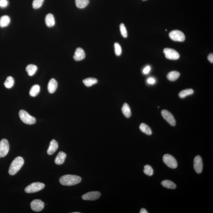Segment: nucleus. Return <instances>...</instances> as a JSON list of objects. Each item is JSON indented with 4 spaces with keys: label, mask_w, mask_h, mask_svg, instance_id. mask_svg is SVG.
Instances as JSON below:
<instances>
[{
    "label": "nucleus",
    "mask_w": 213,
    "mask_h": 213,
    "mask_svg": "<svg viewBox=\"0 0 213 213\" xmlns=\"http://www.w3.org/2000/svg\"><path fill=\"white\" fill-rule=\"evenodd\" d=\"M81 181L80 176L75 175L67 174L61 176L59 182L62 185L66 186H71L80 183Z\"/></svg>",
    "instance_id": "nucleus-1"
},
{
    "label": "nucleus",
    "mask_w": 213,
    "mask_h": 213,
    "mask_svg": "<svg viewBox=\"0 0 213 213\" xmlns=\"http://www.w3.org/2000/svg\"><path fill=\"white\" fill-rule=\"evenodd\" d=\"M24 161L21 157H18L13 160L9 167L8 173L11 175H14L19 171L23 166Z\"/></svg>",
    "instance_id": "nucleus-2"
},
{
    "label": "nucleus",
    "mask_w": 213,
    "mask_h": 213,
    "mask_svg": "<svg viewBox=\"0 0 213 213\" xmlns=\"http://www.w3.org/2000/svg\"><path fill=\"white\" fill-rule=\"evenodd\" d=\"M19 116L23 122L26 124L32 125L35 124L36 122V118L30 115L25 111L23 110L20 111Z\"/></svg>",
    "instance_id": "nucleus-3"
},
{
    "label": "nucleus",
    "mask_w": 213,
    "mask_h": 213,
    "mask_svg": "<svg viewBox=\"0 0 213 213\" xmlns=\"http://www.w3.org/2000/svg\"><path fill=\"white\" fill-rule=\"evenodd\" d=\"M45 187L44 184L41 182H34L30 184L25 188V191L27 193H34L43 189Z\"/></svg>",
    "instance_id": "nucleus-4"
},
{
    "label": "nucleus",
    "mask_w": 213,
    "mask_h": 213,
    "mask_svg": "<svg viewBox=\"0 0 213 213\" xmlns=\"http://www.w3.org/2000/svg\"><path fill=\"white\" fill-rule=\"evenodd\" d=\"M164 162L167 166L172 169H176L178 167L177 161L174 157L169 154L164 155L163 158Z\"/></svg>",
    "instance_id": "nucleus-5"
},
{
    "label": "nucleus",
    "mask_w": 213,
    "mask_h": 213,
    "mask_svg": "<svg viewBox=\"0 0 213 213\" xmlns=\"http://www.w3.org/2000/svg\"><path fill=\"white\" fill-rule=\"evenodd\" d=\"M170 39L176 42H183L185 39V36L183 33L179 30H174L169 34Z\"/></svg>",
    "instance_id": "nucleus-6"
},
{
    "label": "nucleus",
    "mask_w": 213,
    "mask_h": 213,
    "mask_svg": "<svg viewBox=\"0 0 213 213\" xmlns=\"http://www.w3.org/2000/svg\"><path fill=\"white\" fill-rule=\"evenodd\" d=\"M164 52L166 58L170 60H177L180 57L179 53L173 49L165 48L164 50Z\"/></svg>",
    "instance_id": "nucleus-7"
},
{
    "label": "nucleus",
    "mask_w": 213,
    "mask_h": 213,
    "mask_svg": "<svg viewBox=\"0 0 213 213\" xmlns=\"http://www.w3.org/2000/svg\"><path fill=\"white\" fill-rule=\"evenodd\" d=\"M9 150V144L6 139H3L0 141V156L3 158L7 156Z\"/></svg>",
    "instance_id": "nucleus-8"
},
{
    "label": "nucleus",
    "mask_w": 213,
    "mask_h": 213,
    "mask_svg": "<svg viewBox=\"0 0 213 213\" xmlns=\"http://www.w3.org/2000/svg\"><path fill=\"white\" fill-rule=\"evenodd\" d=\"M162 117L169 124L172 126H175L176 124V120L174 116L168 111L163 110L162 112Z\"/></svg>",
    "instance_id": "nucleus-9"
},
{
    "label": "nucleus",
    "mask_w": 213,
    "mask_h": 213,
    "mask_svg": "<svg viewBox=\"0 0 213 213\" xmlns=\"http://www.w3.org/2000/svg\"><path fill=\"white\" fill-rule=\"evenodd\" d=\"M101 195L99 191H91L86 193L82 196V198L84 200H94L99 198Z\"/></svg>",
    "instance_id": "nucleus-10"
},
{
    "label": "nucleus",
    "mask_w": 213,
    "mask_h": 213,
    "mask_svg": "<svg viewBox=\"0 0 213 213\" xmlns=\"http://www.w3.org/2000/svg\"><path fill=\"white\" fill-rule=\"evenodd\" d=\"M194 166L196 173L200 174L203 169V163L202 158L199 156H197L194 158Z\"/></svg>",
    "instance_id": "nucleus-11"
},
{
    "label": "nucleus",
    "mask_w": 213,
    "mask_h": 213,
    "mask_svg": "<svg viewBox=\"0 0 213 213\" xmlns=\"http://www.w3.org/2000/svg\"><path fill=\"white\" fill-rule=\"evenodd\" d=\"M30 206L33 210L38 212L43 209L44 207V203L39 199H35L31 202Z\"/></svg>",
    "instance_id": "nucleus-12"
},
{
    "label": "nucleus",
    "mask_w": 213,
    "mask_h": 213,
    "mask_svg": "<svg viewBox=\"0 0 213 213\" xmlns=\"http://www.w3.org/2000/svg\"><path fill=\"white\" fill-rule=\"evenodd\" d=\"M85 57V53L83 49L78 48L76 49L75 52L74 59L75 61L83 60Z\"/></svg>",
    "instance_id": "nucleus-13"
},
{
    "label": "nucleus",
    "mask_w": 213,
    "mask_h": 213,
    "mask_svg": "<svg viewBox=\"0 0 213 213\" xmlns=\"http://www.w3.org/2000/svg\"><path fill=\"white\" fill-rule=\"evenodd\" d=\"M59 145L57 141L53 139L50 142L49 147L47 150L48 155H52L57 151Z\"/></svg>",
    "instance_id": "nucleus-14"
},
{
    "label": "nucleus",
    "mask_w": 213,
    "mask_h": 213,
    "mask_svg": "<svg viewBox=\"0 0 213 213\" xmlns=\"http://www.w3.org/2000/svg\"><path fill=\"white\" fill-rule=\"evenodd\" d=\"M58 83L54 79H51L49 82L48 89L49 92L50 94H53L55 92L57 89Z\"/></svg>",
    "instance_id": "nucleus-15"
},
{
    "label": "nucleus",
    "mask_w": 213,
    "mask_h": 213,
    "mask_svg": "<svg viewBox=\"0 0 213 213\" xmlns=\"http://www.w3.org/2000/svg\"><path fill=\"white\" fill-rule=\"evenodd\" d=\"M66 157V153L63 152H60L56 157L55 162L57 165H62L65 162Z\"/></svg>",
    "instance_id": "nucleus-16"
},
{
    "label": "nucleus",
    "mask_w": 213,
    "mask_h": 213,
    "mask_svg": "<svg viewBox=\"0 0 213 213\" xmlns=\"http://www.w3.org/2000/svg\"><path fill=\"white\" fill-rule=\"evenodd\" d=\"M45 23L47 26L49 27H53L55 25V19L54 16L51 13H48L45 18Z\"/></svg>",
    "instance_id": "nucleus-17"
},
{
    "label": "nucleus",
    "mask_w": 213,
    "mask_h": 213,
    "mask_svg": "<svg viewBox=\"0 0 213 213\" xmlns=\"http://www.w3.org/2000/svg\"><path fill=\"white\" fill-rule=\"evenodd\" d=\"M10 18L8 16H3L0 18V27L3 28L8 26L10 23Z\"/></svg>",
    "instance_id": "nucleus-18"
},
{
    "label": "nucleus",
    "mask_w": 213,
    "mask_h": 213,
    "mask_svg": "<svg viewBox=\"0 0 213 213\" xmlns=\"http://www.w3.org/2000/svg\"><path fill=\"white\" fill-rule=\"evenodd\" d=\"M122 113L126 118H130L131 116L132 112L130 108L127 103H124L122 109Z\"/></svg>",
    "instance_id": "nucleus-19"
},
{
    "label": "nucleus",
    "mask_w": 213,
    "mask_h": 213,
    "mask_svg": "<svg viewBox=\"0 0 213 213\" xmlns=\"http://www.w3.org/2000/svg\"><path fill=\"white\" fill-rule=\"evenodd\" d=\"M180 76V73L177 71H172L169 73L167 78L170 81H174L177 80Z\"/></svg>",
    "instance_id": "nucleus-20"
},
{
    "label": "nucleus",
    "mask_w": 213,
    "mask_h": 213,
    "mask_svg": "<svg viewBox=\"0 0 213 213\" xmlns=\"http://www.w3.org/2000/svg\"><path fill=\"white\" fill-rule=\"evenodd\" d=\"M37 66L34 65H29L26 68L27 72L30 76L34 75L37 71Z\"/></svg>",
    "instance_id": "nucleus-21"
},
{
    "label": "nucleus",
    "mask_w": 213,
    "mask_h": 213,
    "mask_svg": "<svg viewBox=\"0 0 213 213\" xmlns=\"http://www.w3.org/2000/svg\"><path fill=\"white\" fill-rule=\"evenodd\" d=\"M140 130L141 131L147 135H151L152 131L151 128L147 124L142 123L139 126Z\"/></svg>",
    "instance_id": "nucleus-22"
},
{
    "label": "nucleus",
    "mask_w": 213,
    "mask_h": 213,
    "mask_svg": "<svg viewBox=\"0 0 213 213\" xmlns=\"http://www.w3.org/2000/svg\"><path fill=\"white\" fill-rule=\"evenodd\" d=\"M83 83L87 87H90L92 85L98 83V80L94 78H88L83 80Z\"/></svg>",
    "instance_id": "nucleus-23"
},
{
    "label": "nucleus",
    "mask_w": 213,
    "mask_h": 213,
    "mask_svg": "<svg viewBox=\"0 0 213 213\" xmlns=\"http://www.w3.org/2000/svg\"><path fill=\"white\" fill-rule=\"evenodd\" d=\"M40 92V86L38 85H34L30 89L29 94L32 97H35Z\"/></svg>",
    "instance_id": "nucleus-24"
},
{
    "label": "nucleus",
    "mask_w": 213,
    "mask_h": 213,
    "mask_svg": "<svg viewBox=\"0 0 213 213\" xmlns=\"http://www.w3.org/2000/svg\"><path fill=\"white\" fill-rule=\"evenodd\" d=\"M162 185L166 188L170 189H174L176 188V185L174 182L169 180H165L162 182Z\"/></svg>",
    "instance_id": "nucleus-25"
},
{
    "label": "nucleus",
    "mask_w": 213,
    "mask_h": 213,
    "mask_svg": "<svg viewBox=\"0 0 213 213\" xmlns=\"http://www.w3.org/2000/svg\"><path fill=\"white\" fill-rule=\"evenodd\" d=\"M89 0H75V4L79 8H83L89 4Z\"/></svg>",
    "instance_id": "nucleus-26"
},
{
    "label": "nucleus",
    "mask_w": 213,
    "mask_h": 213,
    "mask_svg": "<svg viewBox=\"0 0 213 213\" xmlns=\"http://www.w3.org/2000/svg\"><path fill=\"white\" fill-rule=\"evenodd\" d=\"M194 91L192 89H187L184 90L182 91L179 94V98H183L186 97L187 96L191 95L194 94Z\"/></svg>",
    "instance_id": "nucleus-27"
},
{
    "label": "nucleus",
    "mask_w": 213,
    "mask_h": 213,
    "mask_svg": "<svg viewBox=\"0 0 213 213\" xmlns=\"http://www.w3.org/2000/svg\"><path fill=\"white\" fill-rule=\"evenodd\" d=\"M14 80L13 77L9 76L7 77V80L4 83V86L7 89H10L13 87L14 85Z\"/></svg>",
    "instance_id": "nucleus-28"
},
{
    "label": "nucleus",
    "mask_w": 213,
    "mask_h": 213,
    "mask_svg": "<svg viewBox=\"0 0 213 213\" xmlns=\"http://www.w3.org/2000/svg\"><path fill=\"white\" fill-rule=\"evenodd\" d=\"M144 173L148 176H151L153 174V170L150 165H146L144 167Z\"/></svg>",
    "instance_id": "nucleus-29"
},
{
    "label": "nucleus",
    "mask_w": 213,
    "mask_h": 213,
    "mask_svg": "<svg viewBox=\"0 0 213 213\" xmlns=\"http://www.w3.org/2000/svg\"><path fill=\"white\" fill-rule=\"evenodd\" d=\"M44 0H34L33 3V7L34 9H39L42 7Z\"/></svg>",
    "instance_id": "nucleus-30"
},
{
    "label": "nucleus",
    "mask_w": 213,
    "mask_h": 213,
    "mask_svg": "<svg viewBox=\"0 0 213 213\" xmlns=\"http://www.w3.org/2000/svg\"><path fill=\"white\" fill-rule=\"evenodd\" d=\"M120 31L121 32L122 35L124 38H127V33L125 26L123 23H122L120 26Z\"/></svg>",
    "instance_id": "nucleus-31"
},
{
    "label": "nucleus",
    "mask_w": 213,
    "mask_h": 213,
    "mask_svg": "<svg viewBox=\"0 0 213 213\" xmlns=\"http://www.w3.org/2000/svg\"><path fill=\"white\" fill-rule=\"evenodd\" d=\"M114 47L116 55L118 56L121 55L122 52L121 45L118 43H115L114 44Z\"/></svg>",
    "instance_id": "nucleus-32"
},
{
    "label": "nucleus",
    "mask_w": 213,
    "mask_h": 213,
    "mask_svg": "<svg viewBox=\"0 0 213 213\" xmlns=\"http://www.w3.org/2000/svg\"><path fill=\"white\" fill-rule=\"evenodd\" d=\"M8 5V0H0V7L4 8Z\"/></svg>",
    "instance_id": "nucleus-33"
},
{
    "label": "nucleus",
    "mask_w": 213,
    "mask_h": 213,
    "mask_svg": "<svg viewBox=\"0 0 213 213\" xmlns=\"http://www.w3.org/2000/svg\"><path fill=\"white\" fill-rule=\"evenodd\" d=\"M147 82L149 84L153 85L156 83V80L153 77H149L147 79Z\"/></svg>",
    "instance_id": "nucleus-34"
},
{
    "label": "nucleus",
    "mask_w": 213,
    "mask_h": 213,
    "mask_svg": "<svg viewBox=\"0 0 213 213\" xmlns=\"http://www.w3.org/2000/svg\"><path fill=\"white\" fill-rule=\"evenodd\" d=\"M151 70V68L150 66H147L144 68L143 70V73L144 74H148Z\"/></svg>",
    "instance_id": "nucleus-35"
},
{
    "label": "nucleus",
    "mask_w": 213,
    "mask_h": 213,
    "mask_svg": "<svg viewBox=\"0 0 213 213\" xmlns=\"http://www.w3.org/2000/svg\"><path fill=\"white\" fill-rule=\"evenodd\" d=\"M208 59L211 63H213V55L212 53L210 54L208 56Z\"/></svg>",
    "instance_id": "nucleus-36"
},
{
    "label": "nucleus",
    "mask_w": 213,
    "mask_h": 213,
    "mask_svg": "<svg viewBox=\"0 0 213 213\" xmlns=\"http://www.w3.org/2000/svg\"><path fill=\"white\" fill-rule=\"evenodd\" d=\"M140 213H148V212L147 211V210L144 208H142L141 210L140 211Z\"/></svg>",
    "instance_id": "nucleus-37"
},
{
    "label": "nucleus",
    "mask_w": 213,
    "mask_h": 213,
    "mask_svg": "<svg viewBox=\"0 0 213 213\" xmlns=\"http://www.w3.org/2000/svg\"><path fill=\"white\" fill-rule=\"evenodd\" d=\"M74 213H79V212H74Z\"/></svg>",
    "instance_id": "nucleus-38"
},
{
    "label": "nucleus",
    "mask_w": 213,
    "mask_h": 213,
    "mask_svg": "<svg viewBox=\"0 0 213 213\" xmlns=\"http://www.w3.org/2000/svg\"><path fill=\"white\" fill-rule=\"evenodd\" d=\"M165 30H166V31H167V29H165Z\"/></svg>",
    "instance_id": "nucleus-39"
},
{
    "label": "nucleus",
    "mask_w": 213,
    "mask_h": 213,
    "mask_svg": "<svg viewBox=\"0 0 213 213\" xmlns=\"http://www.w3.org/2000/svg\"><path fill=\"white\" fill-rule=\"evenodd\" d=\"M1 158V156H0V158Z\"/></svg>",
    "instance_id": "nucleus-40"
},
{
    "label": "nucleus",
    "mask_w": 213,
    "mask_h": 213,
    "mask_svg": "<svg viewBox=\"0 0 213 213\" xmlns=\"http://www.w3.org/2000/svg\"><path fill=\"white\" fill-rule=\"evenodd\" d=\"M143 1H145V0H143Z\"/></svg>",
    "instance_id": "nucleus-41"
}]
</instances>
